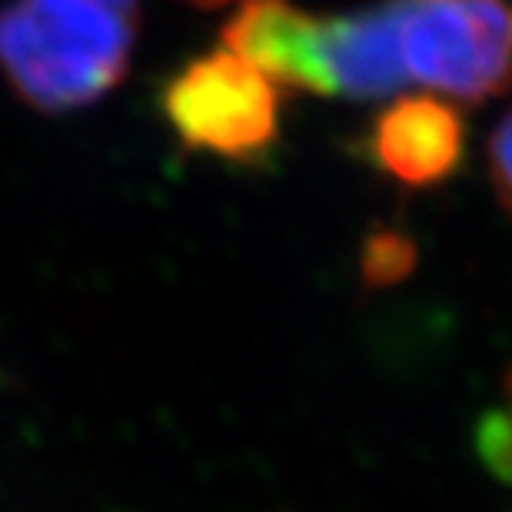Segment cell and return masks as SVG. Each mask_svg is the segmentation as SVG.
<instances>
[{
  "instance_id": "3957f363",
  "label": "cell",
  "mask_w": 512,
  "mask_h": 512,
  "mask_svg": "<svg viewBox=\"0 0 512 512\" xmlns=\"http://www.w3.org/2000/svg\"><path fill=\"white\" fill-rule=\"evenodd\" d=\"M163 114L193 150L253 160L276 140L280 94L233 50L190 60L163 90Z\"/></svg>"
},
{
  "instance_id": "30bf717a",
  "label": "cell",
  "mask_w": 512,
  "mask_h": 512,
  "mask_svg": "<svg viewBox=\"0 0 512 512\" xmlns=\"http://www.w3.org/2000/svg\"><path fill=\"white\" fill-rule=\"evenodd\" d=\"M190 4H197V7H220V4H230V0H190Z\"/></svg>"
},
{
  "instance_id": "ba28073f",
  "label": "cell",
  "mask_w": 512,
  "mask_h": 512,
  "mask_svg": "<svg viewBox=\"0 0 512 512\" xmlns=\"http://www.w3.org/2000/svg\"><path fill=\"white\" fill-rule=\"evenodd\" d=\"M479 453L496 476L512 483V416L493 413L479 429Z\"/></svg>"
},
{
  "instance_id": "7a4b0ae2",
  "label": "cell",
  "mask_w": 512,
  "mask_h": 512,
  "mask_svg": "<svg viewBox=\"0 0 512 512\" xmlns=\"http://www.w3.org/2000/svg\"><path fill=\"white\" fill-rule=\"evenodd\" d=\"M406 84L459 100L512 84V14L503 0H393Z\"/></svg>"
},
{
  "instance_id": "9c48e42d",
  "label": "cell",
  "mask_w": 512,
  "mask_h": 512,
  "mask_svg": "<svg viewBox=\"0 0 512 512\" xmlns=\"http://www.w3.org/2000/svg\"><path fill=\"white\" fill-rule=\"evenodd\" d=\"M489 163H493V183L499 200L506 203V210L512 213V114L499 124L489 143Z\"/></svg>"
},
{
  "instance_id": "8992f818",
  "label": "cell",
  "mask_w": 512,
  "mask_h": 512,
  "mask_svg": "<svg viewBox=\"0 0 512 512\" xmlns=\"http://www.w3.org/2000/svg\"><path fill=\"white\" fill-rule=\"evenodd\" d=\"M323 64L330 94L373 100L406 87L396 40V4L353 17H326Z\"/></svg>"
},
{
  "instance_id": "277c9868",
  "label": "cell",
  "mask_w": 512,
  "mask_h": 512,
  "mask_svg": "<svg viewBox=\"0 0 512 512\" xmlns=\"http://www.w3.org/2000/svg\"><path fill=\"white\" fill-rule=\"evenodd\" d=\"M326 17L303 14L286 0H247L227 27L223 44L250 60L270 84L330 94L323 64Z\"/></svg>"
},
{
  "instance_id": "52a82bcc",
  "label": "cell",
  "mask_w": 512,
  "mask_h": 512,
  "mask_svg": "<svg viewBox=\"0 0 512 512\" xmlns=\"http://www.w3.org/2000/svg\"><path fill=\"white\" fill-rule=\"evenodd\" d=\"M413 260L416 250L406 237H399V233H376V240L363 253V276L373 286L396 283L409 273Z\"/></svg>"
},
{
  "instance_id": "6da1fadb",
  "label": "cell",
  "mask_w": 512,
  "mask_h": 512,
  "mask_svg": "<svg viewBox=\"0 0 512 512\" xmlns=\"http://www.w3.org/2000/svg\"><path fill=\"white\" fill-rule=\"evenodd\" d=\"M140 0H10L0 10V70L44 114L94 104L127 74Z\"/></svg>"
},
{
  "instance_id": "5b68a950",
  "label": "cell",
  "mask_w": 512,
  "mask_h": 512,
  "mask_svg": "<svg viewBox=\"0 0 512 512\" xmlns=\"http://www.w3.org/2000/svg\"><path fill=\"white\" fill-rule=\"evenodd\" d=\"M376 163L409 187H433L459 167L466 147L463 117L436 97H403L373 124Z\"/></svg>"
}]
</instances>
